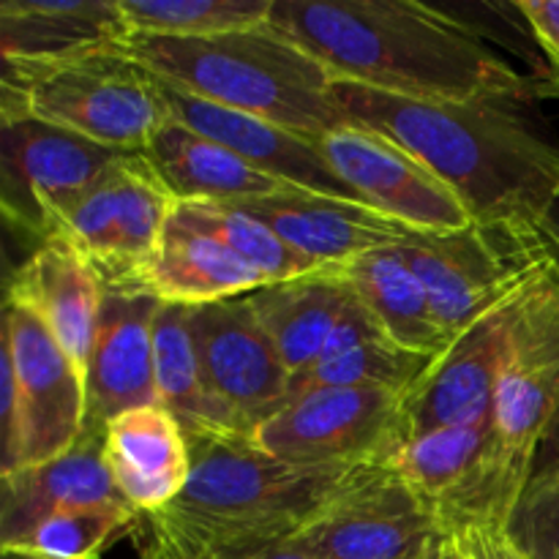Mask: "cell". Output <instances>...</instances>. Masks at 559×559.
Segmentation results:
<instances>
[{"instance_id":"6da1fadb","label":"cell","mask_w":559,"mask_h":559,"mask_svg":"<svg viewBox=\"0 0 559 559\" xmlns=\"http://www.w3.org/2000/svg\"><path fill=\"white\" fill-rule=\"evenodd\" d=\"M271 25L333 80L420 102H527L551 91L473 27L413 0H273Z\"/></svg>"},{"instance_id":"7a4b0ae2","label":"cell","mask_w":559,"mask_h":559,"mask_svg":"<svg viewBox=\"0 0 559 559\" xmlns=\"http://www.w3.org/2000/svg\"><path fill=\"white\" fill-rule=\"evenodd\" d=\"M355 123L407 147L456 191L478 224L540 229L559 191V147L497 102H420L333 80Z\"/></svg>"},{"instance_id":"3957f363","label":"cell","mask_w":559,"mask_h":559,"mask_svg":"<svg viewBox=\"0 0 559 559\" xmlns=\"http://www.w3.org/2000/svg\"><path fill=\"white\" fill-rule=\"evenodd\" d=\"M191 478L156 513H142L140 559H257L300 530L355 478V467H298L251 437L189 440Z\"/></svg>"},{"instance_id":"277c9868","label":"cell","mask_w":559,"mask_h":559,"mask_svg":"<svg viewBox=\"0 0 559 559\" xmlns=\"http://www.w3.org/2000/svg\"><path fill=\"white\" fill-rule=\"evenodd\" d=\"M120 44L158 82L218 107L309 136L349 120L333 102L331 71L271 22L222 36H126Z\"/></svg>"},{"instance_id":"5b68a950","label":"cell","mask_w":559,"mask_h":559,"mask_svg":"<svg viewBox=\"0 0 559 559\" xmlns=\"http://www.w3.org/2000/svg\"><path fill=\"white\" fill-rule=\"evenodd\" d=\"M38 120L104 147L142 153L173 120L164 87L123 44L47 60H9L0 120Z\"/></svg>"},{"instance_id":"8992f818","label":"cell","mask_w":559,"mask_h":559,"mask_svg":"<svg viewBox=\"0 0 559 559\" xmlns=\"http://www.w3.org/2000/svg\"><path fill=\"white\" fill-rule=\"evenodd\" d=\"M402 251L451 338L506 304L551 262L540 229L478 222L453 233H413Z\"/></svg>"},{"instance_id":"52a82bcc","label":"cell","mask_w":559,"mask_h":559,"mask_svg":"<svg viewBox=\"0 0 559 559\" xmlns=\"http://www.w3.org/2000/svg\"><path fill=\"white\" fill-rule=\"evenodd\" d=\"M175 197L142 153H123L71 207L52 243L69 246L91 265L104 289H126L162 246Z\"/></svg>"},{"instance_id":"ba28073f","label":"cell","mask_w":559,"mask_h":559,"mask_svg":"<svg viewBox=\"0 0 559 559\" xmlns=\"http://www.w3.org/2000/svg\"><path fill=\"white\" fill-rule=\"evenodd\" d=\"M404 393L322 388L289 399L251 435L260 451L298 467L388 462L402 442Z\"/></svg>"},{"instance_id":"9c48e42d","label":"cell","mask_w":559,"mask_h":559,"mask_svg":"<svg viewBox=\"0 0 559 559\" xmlns=\"http://www.w3.org/2000/svg\"><path fill=\"white\" fill-rule=\"evenodd\" d=\"M123 153L38 120H3L0 207L9 227L52 243L71 207Z\"/></svg>"},{"instance_id":"30bf717a","label":"cell","mask_w":559,"mask_h":559,"mask_svg":"<svg viewBox=\"0 0 559 559\" xmlns=\"http://www.w3.org/2000/svg\"><path fill=\"white\" fill-rule=\"evenodd\" d=\"M559 407V265L555 260L524 287L497 380L495 448L516 473H533L535 448Z\"/></svg>"},{"instance_id":"8fae6325","label":"cell","mask_w":559,"mask_h":559,"mask_svg":"<svg viewBox=\"0 0 559 559\" xmlns=\"http://www.w3.org/2000/svg\"><path fill=\"white\" fill-rule=\"evenodd\" d=\"M442 527L388 462H371L293 540L309 559H415Z\"/></svg>"},{"instance_id":"7c38bea8","label":"cell","mask_w":559,"mask_h":559,"mask_svg":"<svg viewBox=\"0 0 559 559\" xmlns=\"http://www.w3.org/2000/svg\"><path fill=\"white\" fill-rule=\"evenodd\" d=\"M317 145L360 202L404 227L415 233H453L473 224L456 191L382 131L347 120L317 136Z\"/></svg>"},{"instance_id":"4fadbf2b","label":"cell","mask_w":559,"mask_h":559,"mask_svg":"<svg viewBox=\"0 0 559 559\" xmlns=\"http://www.w3.org/2000/svg\"><path fill=\"white\" fill-rule=\"evenodd\" d=\"M189 328L202 374L213 396L229 409L246 437L287 404L289 371L284 369L249 298L189 309Z\"/></svg>"},{"instance_id":"5bb4252c","label":"cell","mask_w":559,"mask_h":559,"mask_svg":"<svg viewBox=\"0 0 559 559\" xmlns=\"http://www.w3.org/2000/svg\"><path fill=\"white\" fill-rule=\"evenodd\" d=\"M0 344L14 360L22 407V467L52 462L85 435V377L25 306L5 300Z\"/></svg>"},{"instance_id":"9a60e30c","label":"cell","mask_w":559,"mask_h":559,"mask_svg":"<svg viewBox=\"0 0 559 559\" xmlns=\"http://www.w3.org/2000/svg\"><path fill=\"white\" fill-rule=\"evenodd\" d=\"M524 287L513 293L506 304L480 317L462 336L453 338L451 347L437 355L431 369L404 396L402 442L442 429V426L491 420L497 380L506 364L511 328Z\"/></svg>"},{"instance_id":"2e32d148","label":"cell","mask_w":559,"mask_h":559,"mask_svg":"<svg viewBox=\"0 0 559 559\" xmlns=\"http://www.w3.org/2000/svg\"><path fill=\"white\" fill-rule=\"evenodd\" d=\"M158 300L104 289L96 338L85 371V429H104L126 409L158 404L153 320Z\"/></svg>"},{"instance_id":"e0dca14e","label":"cell","mask_w":559,"mask_h":559,"mask_svg":"<svg viewBox=\"0 0 559 559\" xmlns=\"http://www.w3.org/2000/svg\"><path fill=\"white\" fill-rule=\"evenodd\" d=\"M162 87L173 120L222 142L224 147L238 153L246 164L260 169L262 175H271V178L282 180L293 189L311 191V194L360 202V197L338 178L336 169L322 156L317 136L284 129V126L254 118V115L218 107V104L205 102V98L175 91L164 82Z\"/></svg>"},{"instance_id":"ac0fdd59","label":"cell","mask_w":559,"mask_h":559,"mask_svg":"<svg viewBox=\"0 0 559 559\" xmlns=\"http://www.w3.org/2000/svg\"><path fill=\"white\" fill-rule=\"evenodd\" d=\"M238 207L265 222L278 238L322 267L347 265L369 251L402 246L415 233L364 202L298 189L238 202Z\"/></svg>"},{"instance_id":"d6986e66","label":"cell","mask_w":559,"mask_h":559,"mask_svg":"<svg viewBox=\"0 0 559 559\" xmlns=\"http://www.w3.org/2000/svg\"><path fill=\"white\" fill-rule=\"evenodd\" d=\"M104 462L120 495L140 513L167 508L191 478L183 426L162 404L126 409L104 426Z\"/></svg>"},{"instance_id":"ffe728a7","label":"cell","mask_w":559,"mask_h":559,"mask_svg":"<svg viewBox=\"0 0 559 559\" xmlns=\"http://www.w3.org/2000/svg\"><path fill=\"white\" fill-rule=\"evenodd\" d=\"M98 502H126V497L104 462V429H85L63 456L0 478V546L20 544L55 513Z\"/></svg>"},{"instance_id":"44dd1931","label":"cell","mask_w":559,"mask_h":559,"mask_svg":"<svg viewBox=\"0 0 559 559\" xmlns=\"http://www.w3.org/2000/svg\"><path fill=\"white\" fill-rule=\"evenodd\" d=\"M104 287L80 254L63 243H44L9 278L5 300L25 306L52 333L85 377L96 338Z\"/></svg>"},{"instance_id":"7402d4cb","label":"cell","mask_w":559,"mask_h":559,"mask_svg":"<svg viewBox=\"0 0 559 559\" xmlns=\"http://www.w3.org/2000/svg\"><path fill=\"white\" fill-rule=\"evenodd\" d=\"M267 278L235 257L227 246L169 218L162 246L151 265L134 278L126 293H142L158 304L207 306L243 298L267 287Z\"/></svg>"},{"instance_id":"603a6c76","label":"cell","mask_w":559,"mask_h":559,"mask_svg":"<svg viewBox=\"0 0 559 559\" xmlns=\"http://www.w3.org/2000/svg\"><path fill=\"white\" fill-rule=\"evenodd\" d=\"M175 202H227L262 200L295 191L282 180L262 175L222 142L169 120L142 151ZM300 191V189H298Z\"/></svg>"},{"instance_id":"cb8c5ba5","label":"cell","mask_w":559,"mask_h":559,"mask_svg":"<svg viewBox=\"0 0 559 559\" xmlns=\"http://www.w3.org/2000/svg\"><path fill=\"white\" fill-rule=\"evenodd\" d=\"M246 298L295 380L317 364L355 293L336 267H325L311 276L273 282Z\"/></svg>"},{"instance_id":"d4e9b609","label":"cell","mask_w":559,"mask_h":559,"mask_svg":"<svg viewBox=\"0 0 559 559\" xmlns=\"http://www.w3.org/2000/svg\"><path fill=\"white\" fill-rule=\"evenodd\" d=\"M355 298L371 311L377 325L399 347L418 355L445 353L453 344L431 309L429 293L404 257L402 246L369 251L347 265L336 267Z\"/></svg>"},{"instance_id":"484cf974","label":"cell","mask_w":559,"mask_h":559,"mask_svg":"<svg viewBox=\"0 0 559 559\" xmlns=\"http://www.w3.org/2000/svg\"><path fill=\"white\" fill-rule=\"evenodd\" d=\"M129 36L118 0H5L0 58L47 60Z\"/></svg>"},{"instance_id":"4316f807","label":"cell","mask_w":559,"mask_h":559,"mask_svg":"<svg viewBox=\"0 0 559 559\" xmlns=\"http://www.w3.org/2000/svg\"><path fill=\"white\" fill-rule=\"evenodd\" d=\"M158 404L183 426L189 440L246 437L229 409L213 396L189 328V306L162 304L153 320Z\"/></svg>"},{"instance_id":"83f0119b","label":"cell","mask_w":559,"mask_h":559,"mask_svg":"<svg viewBox=\"0 0 559 559\" xmlns=\"http://www.w3.org/2000/svg\"><path fill=\"white\" fill-rule=\"evenodd\" d=\"M173 218L183 227L200 229L218 243L227 246L235 257L254 267L267 282L311 276L325 271L314 260L295 251L284 238H278L265 222L246 213L243 207L227 202H175Z\"/></svg>"},{"instance_id":"f1b7e54d","label":"cell","mask_w":559,"mask_h":559,"mask_svg":"<svg viewBox=\"0 0 559 559\" xmlns=\"http://www.w3.org/2000/svg\"><path fill=\"white\" fill-rule=\"evenodd\" d=\"M129 36L205 38L271 22L273 0H118Z\"/></svg>"},{"instance_id":"f546056e","label":"cell","mask_w":559,"mask_h":559,"mask_svg":"<svg viewBox=\"0 0 559 559\" xmlns=\"http://www.w3.org/2000/svg\"><path fill=\"white\" fill-rule=\"evenodd\" d=\"M431 364H435L431 355L409 353L388 336L371 338L358 347L317 360L309 371L295 377L289 382L287 402L322 388H380L407 396L420 377L431 369Z\"/></svg>"},{"instance_id":"4dcf8cb0","label":"cell","mask_w":559,"mask_h":559,"mask_svg":"<svg viewBox=\"0 0 559 559\" xmlns=\"http://www.w3.org/2000/svg\"><path fill=\"white\" fill-rule=\"evenodd\" d=\"M142 513L129 502H98L60 511L25 535L20 549L47 559H98L126 535H136Z\"/></svg>"},{"instance_id":"1f68e13d","label":"cell","mask_w":559,"mask_h":559,"mask_svg":"<svg viewBox=\"0 0 559 559\" xmlns=\"http://www.w3.org/2000/svg\"><path fill=\"white\" fill-rule=\"evenodd\" d=\"M502 533L524 559H559V469L530 475Z\"/></svg>"},{"instance_id":"d6a6232c","label":"cell","mask_w":559,"mask_h":559,"mask_svg":"<svg viewBox=\"0 0 559 559\" xmlns=\"http://www.w3.org/2000/svg\"><path fill=\"white\" fill-rule=\"evenodd\" d=\"M516 11L559 74V0H519Z\"/></svg>"},{"instance_id":"836d02e7","label":"cell","mask_w":559,"mask_h":559,"mask_svg":"<svg viewBox=\"0 0 559 559\" xmlns=\"http://www.w3.org/2000/svg\"><path fill=\"white\" fill-rule=\"evenodd\" d=\"M456 540L467 559H524L502 530H473L459 535Z\"/></svg>"},{"instance_id":"e575fe53","label":"cell","mask_w":559,"mask_h":559,"mask_svg":"<svg viewBox=\"0 0 559 559\" xmlns=\"http://www.w3.org/2000/svg\"><path fill=\"white\" fill-rule=\"evenodd\" d=\"M551 469H559V407L557 413L551 415L549 426L540 435L538 448H535V459H533V473H551Z\"/></svg>"},{"instance_id":"d590c367","label":"cell","mask_w":559,"mask_h":559,"mask_svg":"<svg viewBox=\"0 0 559 559\" xmlns=\"http://www.w3.org/2000/svg\"><path fill=\"white\" fill-rule=\"evenodd\" d=\"M540 235H544L546 246H549V254L551 260L559 265V191L551 200L549 211L544 213V222H540Z\"/></svg>"},{"instance_id":"8d00e7d4","label":"cell","mask_w":559,"mask_h":559,"mask_svg":"<svg viewBox=\"0 0 559 559\" xmlns=\"http://www.w3.org/2000/svg\"><path fill=\"white\" fill-rule=\"evenodd\" d=\"M415 559H467V555H464L456 538H451V535H440V538L431 540V544L426 546V549Z\"/></svg>"},{"instance_id":"74e56055","label":"cell","mask_w":559,"mask_h":559,"mask_svg":"<svg viewBox=\"0 0 559 559\" xmlns=\"http://www.w3.org/2000/svg\"><path fill=\"white\" fill-rule=\"evenodd\" d=\"M0 559H47L36 551L20 549V546H0Z\"/></svg>"},{"instance_id":"f35d334b","label":"cell","mask_w":559,"mask_h":559,"mask_svg":"<svg viewBox=\"0 0 559 559\" xmlns=\"http://www.w3.org/2000/svg\"><path fill=\"white\" fill-rule=\"evenodd\" d=\"M257 559H309V557H306L304 551L295 549L293 544H287V546H282V549L271 551V555H262V557H257Z\"/></svg>"}]
</instances>
